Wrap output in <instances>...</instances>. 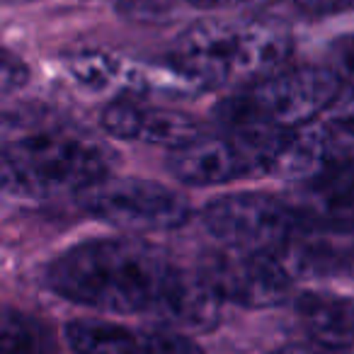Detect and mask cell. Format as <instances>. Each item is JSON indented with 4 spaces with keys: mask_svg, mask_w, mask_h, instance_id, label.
<instances>
[{
    "mask_svg": "<svg viewBox=\"0 0 354 354\" xmlns=\"http://www.w3.org/2000/svg\"><path fill=\"white\" fill-rule=\"evenodd\" d=\"M291 46L279 20H202L177 37L170 64L199 88L250 85L284 68Z\"/></svg>",
    "mask_w": 354,
    "mask_h": 354,
    "instance_id": "7a4b0ae2",
    "label": "cell"
},
{
    "mask_svg": "<svg viewBox=\"0 0 354 354\" xmlns=\"http://www.w3.org/2000/svg\"><path fill=\"white\" fill-rule=\"evenodd\" d=\"M80 197L95 218L129 233L172 231L189 218L180 194L141 177H104Z\"/></svg>",
    "mask_w": 354,
    "mask_h": 354,
    "instance_id": "8992f818",
    "label": "cell"
},
{
    "mask_svg": "<svg viewBox=\"0 0 354 354\" xmlns=\"http://www.w3.org/2000/svg\"><path fill=\"white\" fill-rule=\"evenodd\" d=\"M51 330L20 310L0 313V354H54Z\"/></svg>",
    "mask_w": 354,
    "mask_h": 354,
    "instance_id": "5bb4252c",
    "label": "cell"
},
{
    "mask_svg": "<svg viewBox=\"0 0 354 354\" xmlns=\"http://www.w3.org/2000/svg\"><path fill=\"white\" fill-rule=\"evenodd\" d=\"M112 153L78 131H39L0 148V192L25 199L83 194L109 177Z\"/></svg>",
    "mask_w": 354,
    "mask_h": 354,
    "instance_id": "3957f363",
    "label": "cell"
},
{
    "mask_svg": "<svg viewBox=\"0 0 354 354\" xmlns=\"http://www.w3.org/2000/svg\"><path fill=\"white\" fill-rule=\"evenodd\" d=\"M339 78H347L349 83H354V35L349 39L342 41L339 46Z\"/></svg>",
    "mask_w": 354,
    "mask_h": 354,
    "instance_id": "ffe728a7",
    "label": "cell"
},
{
    "mask_svg": "<svg viewBox=\"0 0 354 354\" xmlns=\"http://www.w3.org/2000/svg\"><path fill=\"white\" fill-rule=\"evenodd\" d=\"M286 131L228 129L221 136H199L172 151V175L192 187H214L241 177L272 175Z\"/></svg>",
    "mask_w": 354,
    "mask_h": 354,
    "instance_id": "5b68a950",
    "label": "cell"
},
{
    "mask_svg": "<svg viewBox=\"0 0 354 354\" xmlns=\"http://www.w3.org/2000/svg\"><path fill=\"white\" fill-rule=\"evenodd\" d=\"M54 294L85 308L151 315L180 333H209L223 299L209 279L183 270L162 248L138 238H97L61 252L46 270Z\"/></svg>",
    "mask_w": 354,
    "mask_h": 354,
    "instance_id": "6da1fadb",
    "label": "cell"
},
{
    "mask_svg": "<svg viewBox=\"0 0 354 354\" xmlns=\"http://www.w3.org/2000/svg\"><path fill=\"white\" fill-rule=\"evenodd\" d=\"M294 6L306 15L325 17V15H342L354 10V0H294Z\"/></svg>",
    "mask_w": 354,
    "mask_h": 354,
    "instance_id": "ac0fdd59",
    "label": "cell"
},
{
    "mask_svg": "<svg viewBox=\"0 0 354 354\" xmlns=\"http://www.w3.org/2000/svg\"><path fill=\"white\" fill-rule=\"evenodd\" d=\"M304 212L337 233H354V160H337L310 177Z\"/></svg>",
    "mask_w": 354,
    "mask_h": 354,
    "instance_id": "8fae6325",
    "label": "cell"
},
{
    "mask_svg": "<svg viewBox=\"0 0 354 354\" xmlns=\"http://www.w3.org/2000/svg\"><path fill=\"white\" fill-rule=\"evenodd\" d=\"M192 8H207V10H216V8H226V6H236L241 0H183Z\"/></svg>",
    "mask_w": 354,
    "mask_h": 354,
    "instance_id": "44dd1931",
    "label": "cell"
},
{
    "mask_svg": "<svg viewBox=\"0 0 354 354\" xmlns=\"http://www.w3.org/2000/svg\"><path fill=\"white\" fill-rule=\"evenodd\" d=\"M66 342L75 354H143V330L80 318L66 325Z\"/></svg>",
    "mask_w": 354,
    "mask_h": 354,
    "instance_id": "4fadbf2b",
    "label": "cell"
},
{
    "mask_svg": "<svg viewBox=\"0 0 354 354\" xmlns=\"http://www.w3.org/2000/svg\"><path fill=\"white\" fill-rule=\"evenodd\" d=\"M27 78H30V71H27L25 61L12 54L10 49L0 46V97L17 93L27 83Z\"/></svg>",
    "mask_w": 354,
    "mask_h": 354,
    "instance_id": "e0dca14e",
    "label": "cell"
},
{
    "mask_svg": "<svg viewBox=\"0 0 354 354\" xmlns=\"http://www.w3.org/2000/svg\"><path fill=\"white\" fill-rule=\"evenodd\" d=\"M202 223L223 248L279 252L299 233V214L270 194H231L207 204Z\"/></svg>",
    "mask_w": 354,
    "mask_h": 354,
    "instance_id": "52a82bcc",
    "label": "cell"
},
{
    "mask_svg": "<svg viewBox=\"0 0 354 354\" xmlns=\"http://www.w3.org/2000/svg\"><path fill=\"white\" fill-rule=\"evenodd\" d=\"M102 127L109 136L122 141L148 143L170 151H177L202 136V127L189 114L136 100H114L102 112Z\"/></svg>",
    "mask_w": 354,
    "mask_h": 354,
    "instance_id": "30bf717a",
    "label": "cell"
},
{
    "mask_svg": "<svg viewBox=\"0 0 354 354\" xmlns=\"http://www.w3.org/2000/svg\"><path fill=\"white\" fill-rule=\"evenodd\" d=\"M270 354H352L349 349H333V347H325V344L318 342H296V344H284V347L274 349Z\"/></svg>",
    "mask_w": 354,
    "mask_h": 354,
    "instance_id": "d6986e66",
    "label": "cell"
},
{
    "mask_svg": "<svg viewBox=\"0 0 354 354\" xmlns=\"http://www.w3.org/2000/svg\"><path fill=\"white\" fill-rule=\"evenodd\" d=\"M68 75L90 93H114L122 100L133 95H187L199 85L175 66H143L109 56L102 51H83L64 61Z\"/></svg>",
    "mask_w": 354,
    "mask_h": 354,
    "instance_id": "9c48e42d",
    "label": "cell"
},
{
    "mask_svg": "<svg viewBox=\"0 0 354 354\" xmlns=\"http://www.w3.org/2000/svg\"><path fill=\"white\" fill-rule=\"evenodd\" d=\"M342 78L325 66L281 68L250 83L218 104L228 129H274L291 131L318 122L339 100Z\"/></svg>",
    "mask_w": 354,
    "mask_h": 354,
    "instance_id": "277c9868",
    "label": "cell"
},
{
    "mask_svg": "<svg viewBox=\"0 0 354 354\" xmlns=\"http://www.w3.org/2000/svg\"><path fill=\"white\" fill-rule=\"evenodd\" d=\"M202 274L223 301L243 308H270L289 299L294 274L279 252L223 250L204 265Z\"/></svg>",
    "mask_w": 354,
    "mask_h": 354,
    "instance_id": "ba28073f",
    "label": "cell"
},
{
    "mask_svg": "<svg viewBox=\"0 0 354 354\" xmlns=\"http://www.w3.org/2000/svg\"><path fill=\"white\" fill-rule=\"evenodd\" d=\"M296 315L310 335V342L354 352V299L306 291L296 299Z\"/></svg>",
    "mask_w": 354,
    "mask_h": 354,
    "instance_id": "7c38bea8",
    "label": "cell"
},
{
    "mask_svg": "<svg viewBox=\"0 0 354 354\" xmlns=\"http://www.w3.org/2000/svg\"><path fill=\"white\" fill-rule=\"evenodd\" d=\"M325 127H328L330 136L335 138V143L352 141L354 143V95L342 102H335L333 107L325 112Z\"/></svg>",
    "mask_w": 354,
    "mask_h": 354,
    "instance_id": "2e32d148",
    "label": "cell"
},
{
    "mask_svg": "<svg viewBox=\"0 0 354 354\" xmlns=\"http://www.w3.org/2000/svg\"><path fill=\"white\" fill-rule=\"evenodd\" d=\"M143 354H202V349L185 333L160 325L156 330H143Z\"/></svg>",
    "mask_w": 354,
    "mask_h": 354,
    "instance_id": "9a60e30c",
    "label": "cell"
}]
</instances>
